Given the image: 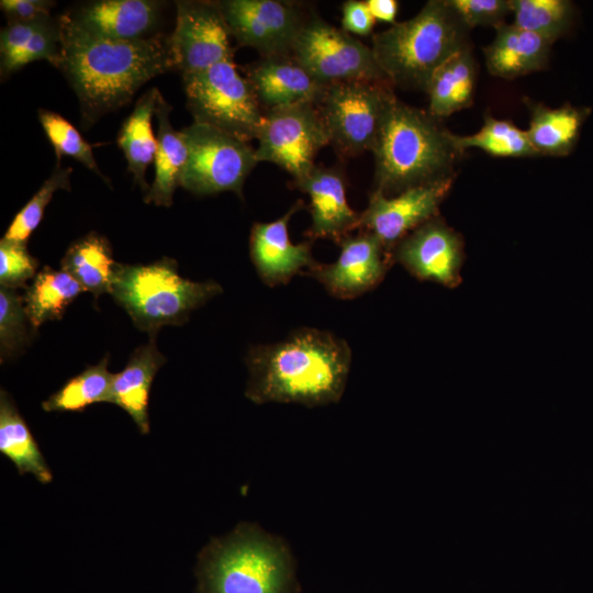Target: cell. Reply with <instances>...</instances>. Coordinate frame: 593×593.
<instances>
[{
  "instance_id": "obj_24",
  "label": "cell",
  "mask_w": 593,
  "mask_h": 593,
  "mask_svg": "<svg viewBox=\"0 0 593 593\" xmlns=\"http://www.w3.org/2000/svg\"><path fill=\"white\" fill-rule=\"evenodd\" d=\"M529 125L526 130L536 153L544 156L562 157L575 147L590 109L564 104L549 108L527 100Z\"/></svg>"
},
{
  "instance_id": "obj_12",
  "label": "cell",
  "mask_w": 593,
  "mask_h": 593,
  "mask_svg": "<svg viewBox=\"0 0 593 593\" xmlns=\"http://www.w3.org/2000/svg\"><path fill=\"white\" fill-rule=\"evenodd\" d=\"M222 13L239 46L261 57L289 56L307 18L295 2L281 0H223Z\"/></svg>"
},
{
  "instance_id": "obj_22",
  "label": "cell",
  "mask_w": 593,
  "mask_h": 593,
  "mask_svg": "<svg viewBox=\"0 0 593 593\" xmlns=\"http://www.w3.org/2000/svg\"><path fill=\"white\" fill-rule=\"evenodd\" d=\"M170 112V104L159 92L155 111L158 122L155 178L144 201L161 206L172 204L174 193L180 187L188 159L187 142L182 131L172 127Z\"/></svg>"
},
{
  "instance_id": "obj_21",
  "label": "cell",
  "mask_w": 593,
  "mask_h": 593,
  "mask_svg": "<svg viewBox=\"0 0 593 593\" xmlns=\"http://www.w3.org/2000/svg\"><path fill=\"white\" fill-rule=\"evenodd\" d=\"M494 30V40L483 48L492 76L514 79L546 68L553 43L513 22Z\"/></svg>"
},
{
  "instance_id": "obj_34",
  "label": "cell",
  "mask_w": 593,
  "mask_h": 593,
  "mask_svg": "<svg viewBox=\"0 0 593 593\" xmlns=\"http://www.w3.org/2000/svg\"><path fill=\"white\" fill-rule=\"evenodd\" d=\"M38 120L55 150L57 164L61 156H69L107 181L97 165L91 145L83 139L74 125L61 115L44 109L38 110Z\"/></svg>"
},
{
  "instance_id": "obj_15",
  "label": "cell",
  "mask_w": 593,
  "mask_h": 593,
  "mask_svg": "<svg viewBox=\"0 0 593 593\" xmlns=\"http://www.w3.org/2000/svg\"><path fill=\"white\" fill-rule=\"evenodd\" d=\"M338 245L340 251L334 262H317L307 272L329 294L343 300L355 299L383 279L391 258L377 236L361 231L358 235L346 236Z\"/></svg>"
},
{
  "instance_id": "obj_27",
  "label": "cell",
  "mask_w": 593,
  "mask_h": 593,
  "mask_svg": "<svg viewBox=\"0 0 593 593\" xmlns=\"http://www.w3.org/2000/svg\"><path fill=\"white\" fill-rule=\"evenodd\" d=\"M0 451L20 474L30 473L44 484L52 481V471L32 433L4 391L0 396Z\"/></svg>"
},
{
  "instance_id": "obj_13",
  "label": "cell",
  "mask_w": 593,
  "mask_h": 593,
  "mask_svg": "<svg viewBox=\"0 0 593 593\" xmlns=\"http://www.w3.org/2000/svg\"><path fill=\"white\" fill-rule=\"evenodd\" d=\"M176 10V26L169 37L175 69L186 76L234 60L220 1L180 0Z\"/></svg>"
},
{
  "instance_id": "obj_28",
  "label": "cell",
  "mask_w": 593,
  "mask_h": 593,
  "mask_svg": "<svg viewBox=\"0 0 593 593\" xmlns=\"http://www.w3.org/2000/svg\"><path fill=\"white\" fill-rule=\"evenodd\" d=\"M116 262L105 237L90 233L76 240L61 260V269L94 296L110 292Z\"/></svg>"
},
{
  "instance_id": "obj_7",
  "label": "cell",
  "mask_w": 593,
  "mask_h": 593,
  "mask_svg": "<svg viewBox=\"0 0 593 593\" xmlns=\"http://www.w3.org/2000/svg\"><path fill=\"white\" fill-rule=\"evenodd\" d=\"M187 108L193 122L215 127L249 143L257 139L265 111L234 60L182 76Z\"/></svg>"
},
{
  "instance_id": "obj_5",
  "label": "cell",
  "mask_w": 593,
  "mask_h": 593,
  "mask_svg": "<svg viewBox=\"0 0 593 593\" xmlns=\"http://www.w3.org/2000/svg\"><path fill=\"white\" fill-rule=\"evenodd\" d=\"M291 555L286 542L254 524H242L202 551L205 593H289Z\"/></svg>"
},
{
  "instance_id": "obj_18",
  "label": "cell",
  "mask_w": 593,
  "mask_h": 593,
  "mask_svg": "<svg viewBox=\"0 0 593 593\" xmlns=\"http://www.w3.org/2000/svg\"><path fill=\"white\" fill-rule=\"evenodd\" d=\"M161 8L163 2L154 0H98L64 14L76 26L94 36L134 41L154 35Z\"/></svg>"
},
{
  "instance_id": "obj_19",
  "label": "cell",
  "mask_w": 593,
  "mask_h": 593,
  "mask_svg": "<svg viewBox=\"0 0 593 593\" xmlns=\"http://www.w3.org/2000/svg\"><path fill=\"white\" fill-rule=\"evenodd\" d=\"M294 184L310 198L311 225L305 236L312 242L328 238L339 244L360 227V213L347 202L345 178L339 170L315 166Z\"/></svg>"
},
{
  "instance_id": "obj_4",
  "label": "cell",
  "mask_w": 593,
  "mask_h": 593,
  "mask_svg": "<svg viewBox=\"0 0 593 593\" xmlns=\"http://www.w3.org/2000/svg\"><path fill=\"white\" fill-rule=\"evenodd\" d=\"M470 30L448 0H429L411 19L372 36V52L392 86L425 91L436 69L470 46Z\"/></svg>"
},
{
  "instance_id": "obj_29",
  "label": "cell",
  "mask_w": 593,
  "mask_h": 593,
  "mask_svg": "<svg viewBox=\"0 0 593 593\" xmlns=\"http://www.w3.org/2000/svg\"><path fill=\"white\" fill-rule=\"evenodd\" d=\"M85 289L65 270L45 267L35 277L23 298L30 324L41 326L58 320Z\"/></svg>"
},
{
  "instance_id": "obj_40",
  "label": "cell",
  "mask_w": 593,
  "mask_h": 593,
  "mask_svg": "<svg viewBox=\"0 0 593 593\" xmlns=\"http://www.w3.org/2000/svg\"><path fill=\"white\" fill-rule=\"evenodd\" d=\"M51 0H1L0 8L9 22H30L51 16Z\"/></svg>"
},
{
  "instance_id": "obj_32",
  "label": "cell",
  "mask_w": 593,
  "mask_h": 593,
  "mask_svg": "<svg viewBox=\"0 0 593 593\" xmlns=\"http://www.w3.org/2000/svg\"><path fill=\"white\" fill-rule=\"evenodd\" d=\"M513 23L555 43L574 21L575 8L569 0H511Z\"/></svg>"
},
{
  "instance_id": "obj_25",
  "label": "cell",
  "mask_w": 593,
  "mask_h": 593,
  "mask_svg": "<svg viewBox=\"0 0 593 593\" xmlns=\"http://www.w3.org/2000/svg\"><path fill=\"white\" fill-rule=\"evenodd\" d=\"M477 81V63L471 46H468L433 74L425 92L428 96V111L438 119L472 105Z\"/></svg>"
},
{
  "instance_id": "obj_9",
  "label": "cell",
  "mask_w": 593,
  "mask_h": 593,
  "mask_svg": "<svg viewBox=\"0 0 593 593\" xmlns=\"http://www.w3.org/2000/svg\"><path fill=\"white\" fill-rule=\"evenodd\" d=\"M181 131L188 159L180 187L199 195L231 191L243 198L244 182L258 164L256 148L197 122Z\"/></svg>"
},
{
  "instance_id": "obj_1",
  "label": "cell",
  "mask_w": 593,
  "mask_h": 593,
  "mask_svg": "<svg viewBox=\"0 0 593 593\" xmlns=\"http://www.w3.org/2000/svg\"><path fill=\"white\" fill-rule=\"evenodd\" d=\"M61 35L59 68L75 90L82 122L128 103L147 81L175 69L169 37L154 34L134 41L94 36L58 18Z\"/></svg>"
},
{
  "instance_id": "obj_11",
  "label": "cell",
  "mask_w": 593,
  "mask_h": 593,
  "mask_svg": "<svg viewBox=\"0 0 593 593\" xmlns=\"http://www.w3.org/2000/svg\"><path fill=\"white\" fill-rule=\"evenodd\" d=\"M257 141V161L281 167L294 181L313 170L316 155L331 144L323 118L311 103L265 111Z\"/></svg>"
},
{
  "instance_id": "obj_30",
  "label": "cell",
  "mask_w": 593,
  "mask_h": 593,
  "mask_svg": "<svg viewBox=\"0 0 593 593\" xmlns=\"http://www.w3.org/2000/svg\"><path fill=\"white\" fill-rule=\"evenodd\" d=\"M108 358L88 367L66 382L57 392L43 402L46 412H76L87 406L108 402L114 373L108 371Z\"/></svg>"
},
{
  "instance_id": "obj_41",
  "label": "cell",
  "mask_w": 593,
  "mask_h": 593,
  "mask_svg": "<svg viewBox=\"0 0 593 593\" xmlns=\"http://www.w3.org/2000/svg\"><path fill=\"white\" fill-rule=\"evenodd\" d=\"M342 26L347 33L367 36L372 33L376 19L371 14L367 2L347 0L342 7Z\"/></svg>"
},
{
  "instance_id": "obj_37",
  "label": "cell",
  "mask_w": 593,
  "mask_h": 593,
  "mask_svg": "<svg viewBox=\"0 0 593 593\" xmlns=\"http://www.w3.org/2000/svg\"><path fill=\"white\" fill-rule=\"evenodd\" d=\"M461 22L471 31L477 26L496 29L512 14L511 0H448Z\"/></svg>"
},
{
  "instance_id": "obj_17",
  "label": "cell",
  "mask_w": 593,
  "mask_h": 593,
  "mask_svg": "<svg viewBox=\"0 0 593 593\" xmlns=\"http://www.w3.org/2000/svg\"><path fill=\"white\" fill-rule=\"evenodd\" d=\"M302 208L303 202L298 201L281 217L251 227L250 259L269 287L286 284L304 268L310 270L317 264L312 255V240L293 244L289 237L290 219Z\"/></svg>"
},
{
  "instance_id": "obj_36",
  "label": "cell",
  "mask_w": 593,
  "mask_h": 593,
  "mask_svg": "<svg viewBox=\"0 0 593 593\" xmlns=\"http://www.w3.org/2000/svg\"><path fill=\"white\" fill-rule=\"evenodd\" d=\"M37 260L30 255L25 244L2 238L0 242V286L14 289L25 287L35 276Z\"/></svg>"
},
{
  "instance_id": "obj_6",
  "label": "cell",
  "mask_w": 593,
  "mask_h": 593,
  "mask_svg": "<svg viewBox=\"0 0 593 593\" xmlns=\"http://www.w3.org/2000/svg\"><path fill=\"white\" fill-rule=\"evenodd\" d=\"M222 291L214 281L181 277L175 260L168 258L149 265L116 264L111 288L135 325L148 332L182 323L192 310Z\"/></svg>"
},
{
  "instance_id": "obj_35",
  "label": "cell",
  "mask_w": 593,
  "mask_h": 593,
  "mask_svg": "<svg viewBox=\"0 0 593 593\" xmlns=\"http://www.w3.org/2000/svg\"><path fill=\"white\" fill-rule=\"evenodd\" d=\"M30 323L24 300L14 289L0 287V348L1 358L7 359L26 344Z\"/></svg>"
},
{
  "instance_id": "obj_23",
  "label": "cell",
  "mask_w": 593,
  "mask_h": 593,
  "mask_svg": "<svg viewBox=\"0 0 593 593\" xmlns=\"http://www.w3.org/2000/svg\"><path fill=\"white\" fill-rule=\"evenodd\" d=\"M163 363L164 356L150 342L137 348L126 367L113 377L108 402L123 409L143 434L149 432L148 396L154 377Z\"/></svg>"
},
{
  "instance_id": "obj_38",
  "label": "cell",
  "mask_w": 593,
  "mask_h": 593,
  "mask_svg": "<svg viewBox=\"0 0 593 593\" xmlns=\"http://www.w3.org/2000/svg\"><path fill=\"white\" fill-rule=\"evenodd\" d=\"M60 25L58 19L48 18L29 41L22 53L15 59L12 72L35 60H47L57 67L61 47Z\"/></svg>"
},
{
  "instance_id": "obj_8",
  "label": "cell",
  "mask_w": 593,
  "mask_h": 593,
  "mask_svg": "<svg viewBox=\"0 0 593 593\" xmlns=\"http://www.w3.org/2000/svg\"><path fill=\"white\" fill-rule=\"evenodd\" d=\"M392 85L356 80L327 86L316 104L329 142L344 156L372 152L398 99Z\"/></svg>"
},
{
  "instance_id": "obj_16",
  "label": "cell",
  "mask_w": 593,
  "mask_h": 593,
  "mask_svg": "<svg viewBox=\"0 0 593 593\" xmlns=\"http://www.w3.org/2000/svg\"><path fill=\"white\" fill-rule=\"evenodd\" d=\"M394 257L414 277L450 287L459 279L462 244L456 232L435 217L403 237Z\"/></svg>"
},
{
  "instance_id": "obj_26",
  "label": "cell",
  "mask_w": 593,
  "mask_h": 593,
  "mask_svg": "<svg viewBox=\"0 0 593 593\" xmlns=\"http://www.w3.org/2000/svg\"><path fill=\"white\" fill-rule=\"evenodd\" d=\"M158 94L159 90L156 87L143 93L118 134V146L124 154L127 169L145 194L150 188L145 178L146 170L155 161L157 150V137L154 135L152 119L156 111Z\"/></svg>"
},
{
  "instance_id": "obj_39",
  "label": "cell",
  "mask_w": 593,
  "mask_h": 593,
  "mask_svg": "<svg viewBox=\"0 0 593 593\" xmlns=\"http://www.w3.org/2000/svg\"><path fill=\"white\" fill-rule=\"evenodd\" d=\"M48 18L30 22L11 21L1 30L0 71L2 77L12 74L15 59Z\"/></svg>"
},
{
  "instance_id": "obj_2",
  "label": "cell",
  "mask_w": 593,
  "mask_h": 593,
  "mask_svg": "<svg viewBox=\"0 0 593 593\" xmlns=\"http://www.w3.org/2000/svg\"><path fill=\"white\" fill-rule=\"evenodd\" d=\"M245 394L254 403L322 406L340 400L351 365L347 342L303 327L277 343L249 348Z\"/></svg>"
},
{
  "instance_id": "obj_10",
  "label": "cell",
  "mask_w": 593,
  "mask_h": 593,
  "mask_svg": "<svg viewBox=\"0 0 593 593\" xmlns=\"http://www.w3.org/2000/svg\"><path fill=\"white\" fill-rule=\"evenodd\" d=\"M291 55L324 86L356 80L390 83L371 47L314 13L307 15Z\"/></svg>"
},
{
  "instance_id": "obj_33",
  "label": "cell",
  "mask_w": 593,
  "mask_h": 593,
  "mask_svg": "<svg viewBox=\"0 0 593 593\" xmlns=\"http://www.w3.org/2000/svg\"><path fill=\"white\" fill-rule=\"evenodd\" d=\"M71 170L70 167L61 168L57 164L52 175L15 215L3 238L26 245L29 237L40 224L45 208L51 202L54 193L57 190H70Z\"/></svg>"
},
{
  "instance_id": "obj_20",
  "label": "cell",
  "mask_w": 593,
  "mask_h": 593,
  "mask_svg": "<svg viewBox=\"0 0 593 593\" xmlns=\"http://www.w3.org/2000/svg\"><path fill=\"white\" fill-rule=\"evenodd\" d=\"M256 96L267 110L317 104L327 86L317 81L293 57H261L245 68Z\"/></svg>"
},
{
  "instance_id": "obj_31",
  "label": "cell",
  "mask_w": 593,
  "mask_h": 593,
  "mask_svg": "<svg viewBox=\"0 0 593 593\" xmlns=\"http://www.w3.org/2000/svg\"><path fill=\"white\" fill-rule=\"evenodd\" d=\"M458 147L466 152L478 148L494 157H535L538 156L528 138L526 130H522L511 121L484 118L481 128L470 135H457Z\"/></svg>"
},
{
  "instance_id": "obj_14",
  "label": "cell",
  "mask_w": 593,
  "mask_h": 593,
  "mask_svg": "<svg viewBox=\"0 0 593 593\" xmlns=\"http://www.w3.org/2000/svg\"><path fill=\"white\" fill-rule=\"evenodd\" d=\"M455 178L412 187L394 195L372 190L360 213V228L377 236L390 251L407 234L437 217Z\"/></svg>"
},
{
  "instance_id": "obj_42",
  "label": "cell",
  "mask_w": 593,
  "mask_h": 593,
  "mask_svg": "<svg viewBox=\"0 0 593 593\" xmlns=\"http://www.w3.org/2000/svg\"><path fill=\"white\" fill-rule=\"evenodd\" d=\"M366 2L376 21L395 23L399 10L396 0H367Z\"/></svg>"
},
{
  "instance_id": "obj_3",
  "label": "cell",
  "mask_w": 593,
  "mask_h": 593,
  "mask_svg": "<svg viewBox=\"0 0 593 593\" xmlns=\"http://www.w3.org/2000/svg\"><path fill=\"white\" fill-rule=\"evenodd\" d=\"M374 188L394 195L409 188L456 177L465 154L451 133L428 110L396 99L371 152Z\"/></svg>"
}]
</instances>
